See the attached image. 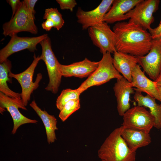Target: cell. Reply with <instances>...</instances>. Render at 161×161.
I'll return each mask as SVG.
<instances>
[{"label":"cell","instance_id":"cell-4","mask_svg":"<svg viewBox=\"0 0 161 161\" xmlns=\"http://www.w3.org/2000/svg\"><path fill=\"white\" fill-rule=\"evenodd\" d=\"M39 44L42 48L40 57L46 64L49 78V82L45 89L56 94L58 91L62 76L60 69V63L52 51L51 40L48 36Z\"/></svg>","mask_w":161,"mask_h":161},{"label":"cell","instance_id":"cell-28","mask_svg":"<svg viewBox=\"0 0 161 161\" xmlns=\"http://www.w3.org/2000/svg\"><path fill=\"white\" fill-rule=\"evenodd\" d=\"M7 1L12 8V17H13L19 8L21 1L19 0H7Z\"/></svg>","mask_w":161,"mask_h":161},{"label":"cell","instance_id":"cell-30","mask_svg":"<svg viewBox=\"0 0 161 161\" xmlns=\"http://www.w3.org/2000/svg\"><path fill=\"white\" fill-rule=\"evenodd\" d=\"M41 26L43 29L47 31H49L53 27H55V24L51 20L46 19L41 24Z\"/></svg>","mask_w":161,"mask_h":161},{"label":"cell","instance_id":"cell-11","mask_svg":"<svg viewBox=\"0 0 161 161\" xmlns=\"http://www.w3.org/2000/svg\"><path fill=\"white\" fill-rule=\"evenodd\" d=\"M48 37L47 34L34 37H20L17 35L12 36L8 43L0 50V63L12 54L24 49L34 52L37 50V45Z\"/></svg>","mask_w":161,"mask_h":161},{"label":"cell","instance_id":"cell-31","mask_svg":"<svg viewBox=\"0 0 161 161\" xmlns=\"http://www.w3.org/2000/svg\"><path fill=\"white\" fill-rule=\"evenodd\" d=\"M154 81L157 86H161V72L157 79Z\"/></svg>","mask_w":161,"mask_h":161},{"label":"cell","instance_id":"cell-22","mask_svg":"<svg viewBox=\"0 0 161 161\" xmlns=\"http://www.w3.org/2000/svg\"><path fill=\"white\" fill-rule=\"evenodd\" d=\"M11 67V62L8 59L0 64V91L11 97L21 99V94L12 91L7 83V81L12 82L9 75Z\"/></svg>","mask_w":161,"mask_h":161},{"label":"cell","instance_id":"cell-18","mask_svg":"<svg viewBox=\"0 0 161 161\" xmlns=\"http://www.w3.org/2000/svg\"><path fill=\"white\" fill-rule=\"evenodd\" d=\"M113 63L117 71L131 83L132 72L138 64L137 57L117 51L113 53Z\"/></svg>","mask_w":161,"mask_h":161},{"label":"cell","instance_id":"cell-16","mask_svg":"<svg viewBox=\"0 0 161 161\" xmlns=\"http://www.w3.org/2000/svg\"><path fill=\"white\" fill-rule=\"evenodd\" d=\"M113 90L117 102V109L119 115L123 116L130 108V95L134 92L130 83L123 77L117 79Z\"/></svg>","mask_w":161,"mask_h":161},{"label":"cell","instance_id":"cell-27","mask_svg":"<svg viewBox=\"0 0 161 161\" xmlns=\"http://www.w3.org/2000/svg\"><path fill=\"white\" fill-rule=\"evenodd\" d=\"M27 10L35 19V12L34 7L37 0H24L23 1Z\"/></svg>","mask_w":161,"mask_h":161},{"label":"cell","instance_id":"cell-19","mask_svg":"<svg viewBox=\"0 0 161 161\" xmlns=\"http://www.w3.org/2000/svg\"><path fill=\"white\" fill-rule=\"evenodd\" d=\"M120 127L121 136L131 151L136 152L138 148L147 146L151 143L149 133Z\"/></svg>","mask_w":161,"mask_h":161},{"label":"cell","instance_id":"cell-2","mask_svg":"<svg viewBox=\"0 0 161 161\" xmlns=\"http://www.w3.org/2000/svg\"><path fill=\"white\" fill-rule=\"evenodd\" d=\"M121 131V127L114 129L100 147L97 154L101 161H135L136 152L130 149Z\"/></svg>","mask_w":161,"mask_h":161},{"label":"cell","instance_id":"cell-25","mask_svg":"<svg viewBox=\"0 0 161 161\" xmlns=\"http://www.w3.org/2000/svg\"><path fill=\"white\" fill-rule=\"evenodd\" d=\"M43 18L49 19L55 24V28L59 30L64 25V21L61 14L56 8H48L45 9Z\"/></svg>","mask_w":161,"mask_h":161},{"label":"cell","instance_id":"cell-26","mask_svg":"<svg viewBox=\"0 0 161 161\" xmlns=\"http://www.w3.org/2000/svg\"><path fill=\"white\" fill-rule=\"evenodd\" d=\"M61 10H69L71 12L73 11L77 3L75 0H56Z\"/></svg>","mask_w":161,"mask_h":161},{"label":"cell","instance_id":"cell-23","mask_svg":"<svg viewBox=\"0 0 161 161\" xmlns=\"http://www.w3.org/2000/svg\"><path fill=\"white\" fill-rule=\"evenodd\" d=\"M81 94L77 89L63 90L57 99L56 105L57 108L60 110L68 102L72 100L80 99Z\"/></svg>","mask_w":161,"mask_h":161},{"label":"cell","instance_id":"cell-1","mask_svg":"<svg viewBox=\"0 0 161 161\" xmlns=\"http://www.w3.org/2000/svg\"><path fill=\"white\" fill-rule=\"evenodd\" d=\"M116 35L117 51L143 56L150 50L152 39L149 32L133 22H118L113 27Z\"/></svg>","mask_w":161,"mask_h":161},{"label":"cell","instance_id":"cell-14","mask_svg":"<svg viewBox=\"0 0 161 161\" xmlns=\"http://www.w3.org/2000/svg\"><path fill=\"white\" fill-rule=\"evenodd\" d=\"M99 61H92L87 58L83 60L68 65L60 64L62 76L79 78L89 77L97 68Z\"/></svg>","mask_w":161,"mask_h":161},{"label":"cell","instance_id":"cell-33","mask_svg":"<svg viewBox=\"0 0 161 161\" xmlns=\"http://www.w3.org/2000/svg\"><path fill=\"white\" fill-rule=\"evenodd\" d=\"M161 21V19H160V21Z\"/></svg>","mask_w":161,"mask_h":161},{"label":"cell","instance_id":"cell-29","mask_svg":"<svg viewBox=\"0 0 161 161\" xmlns=\"http://www.w3.org/2000/svg\"><path fill=\"white\" fill-rule=\"evenodd\" d=\"M152 39L161 37V21L158 26L154 28H151L149 31Z\"/></svg>","mask_w":161,"mask_h":161},{"label":"cell","instance_id":"cell-34","mask_svg":"<svg viewBox=\"0 0 161 161\" xmlns=\"http://www.w3.org/2000/svg\"><path fill=\"white\" fill-rule=\"evenodd\" d=\"M160 129V130H161V128Z\"/></svg>","mask_w":161,"mask_h":161},{"label":"cell","instance_id":"cell-8","mask_svg":"<svg viewBox=\"0 0 161 161\" xmlns=\"http://www.w3.org/2000/svg\"><path fill=\"white\" fill-rule=\"evenodd\" d=\"M34 60L29 66L23 72L17 74L9 73V77L16 79L20 84L21 88V99L26 106L30 100L31 94L34 90L38 88L39 83L42 78L41 73L37 74L34 82L33 81V77L35 70L38 63L41 60L39 56H36L35 54Z\"/></svg>","mask_w":161,"mask_h":161},{"label":"cell","instance_id":"cell-5","mask_svg":"<svg viewBox=\"0 0 161 161\" xmlns=\"http://www.w3.org/2000/svg\"><path fill=\"white\" fill-rule=\"evenodd\" d=\"M35 19L27 9L23 1L14 15L3 25V34L5 36H12L19 32H27L36 34L38 28Z\"/></svg>","mask_w":161,"mask_h":161},{"label":"cell","instance_id":"cell-3","mask_svg":"<svg viewBox=\"0 0 161 161\" xmlns=\"http://www.w3.org/2000/svg\"><path fill=\"white\" fill-rule=\"evenodd\" d=\"M111 54L107 52L103 54L96 69L77 89L81 94L92 86H100L112 79L123 77L114 67Z\"/></svg>","mask_w":161,"mask_h":161},{"label":"cell","instance_id":"cell-24","mask_svg":"<svg viewBox=\"0 0 161 161\" xmlns=\"http://www.w3.org/2000/svg\"><path fill=\"white\" fill-rule=\"evenodd\" d=\"M80 107V99L71 100L67 102L60 110L58 117L62 121L64 122Z\"/></svg>","mask_w":161,"mask_h":161},{"label":"cell","instance_id":"cell-9","mask_svg":"<svg viewBox=\"0 0 161 161\" xmlns=\"http://www.w3.org/2000/svg\"><path fill=\"white\" fill-rule=\"evenodd\" d=\"M159 0H142L126 15L129 21L149 31L154 21L153 13L158 9Z\"/></svg>","mask_w":161,"mask_h":161},{"label":"cell","instance_id":"cell-32","mask_svg":"<svg viewBox=\"0 0 161 161\" xmlns=\"http://www.w3.org/2000/svg\"><path fill=\"white\" fill-rule=\"evenodd\" d=\"M157 87L159 94L161 98V86H157Z\"/></svg>","mask_w":161,"mask_h":161},{"label":"cell","instance_id":"cell-21","mask_svg":"<svg viewBox=\"0 0 161 161\" xmlns=\"http://www.w3.org/2000/svg\"><path fill=\"white\" fill-rule=\"evenodd\" d=\"M30 106L35 111L43 123L48 143L50 144L54 143L56 140L55 131L58 129L57 119L54 115L49 114L45 110H42L38 106L34 100L31 102Z\"/></svg>","mask_w":161,"mask_h":161},{"label":"cell","instance_id":"cell-12","mask_svg":"<svg viewBox=\"0 0 161 161\" xmlns=\"http://www.w3.org/2000/svg\"><path fill=\"white\" fill-rule=\"evenodd\" d=\"M0 110L6 109L12 117L13 122L12 134H15L18 128L22 125L38 122L37 120L28 118L20 113L18 108L27 110L21 99L11 97L0 92Z\"/></svg>","mask_w":161,"mask_h":161},{"label":"cell","instance_id":"cell-13","mask_svg":"<svg viewBox=\"0 0 161 161\" xmlns=\"http://www.w3.org/2000/svg\"><path fill=\"white\" fill-rule=\"evenodd\" d=\"M114 0H103L94 9L85 11L78 8L76 13L78 23L82 29L89 28L103 21V18L111 8Z\"/></svg>","mask_w":161,"mask_h":161},{"label":"cell","instance_id":"cell-6","mask_svg":"<svg viewBox=\"0 0 161 161\" xmlns=\"http://www.w3.org/2000/svg\"><path fill=\"white\" fill-rule=\"evenodd\" d=\"M122 126L149 133L154 126V118L143 106H137L130 108L123 115Z\"/></svg>","mask_w":161,"mask_h":161},{"label":"cell","instance_id":"cell-10","mask_svg":"<svg viewBox=\"0 0 161 161\" xmlns=\"http://www.w3.org/2000/svg\"><path fill=\"white\" fill-rule=\"evenodd\" d=\"M137 57L144 72L155 80L161 72V37L152 39L151 49L146 55Z\"/></svg>","mask_w":161,"mask_h":161},{"label":"cell","instance_id":"cell-20","mask_svg":"<svg viewBox=\"0 0 161 161\" xmlns=\"http://www.w3.org/2000/svg\"><path fill=\"white\" fill-rule=\"evenodd\" d=\"M135 92L134 96L137 106L147 107L154 118V126L159 129L161 128V104L157 103L156 99L148 95L144 96L141 92L134 88Z\"/></svg>","mask_w":161,"mask_h":161},{"label":"cell","instance_id":"cell-15","mask_svg":"<svg viewBox=\"0 0 161 161\" xmlns=\"http://www.w3.org/2000/svg\"><path fill=\"white\" fill-rule=\"evenodd\" d=\"M132 81L131 86L140 92L146 93L161 102L157 86L154 81L148 78L143 71L140 66L137 64L132 72Z\"/></svg>","mask_w":161,"mask_h":161},{"label":"cell","instance_id":"cell-7","mask_svg":"<svg viewBox=\"0 0 161 161\" xmlns=\"http://www.w3.org/2000/svg\"><path fill=\"white\" fill-rule=\"evenodd\" d=\"M89 35L93 44L103 54L117 51L116 35L107 23L103 21L88 29Z\"/></svg>","mask_w":161,"mask_h":161},{"label":"cell","instance_id":"cell-17","mask_svg":"<svg viewBox=\"0 0 161 161\" xmlns=\"http://www.w3.org/2000/svg\"><path fill=\"white\" fill-rule=\"evenodd\" d=\"M142 0H114L111 7L105 15L103 21L113 24L127 20L126 15Z\"/></svg>","mask_w":161,"mask_h":161}]
</instances>
